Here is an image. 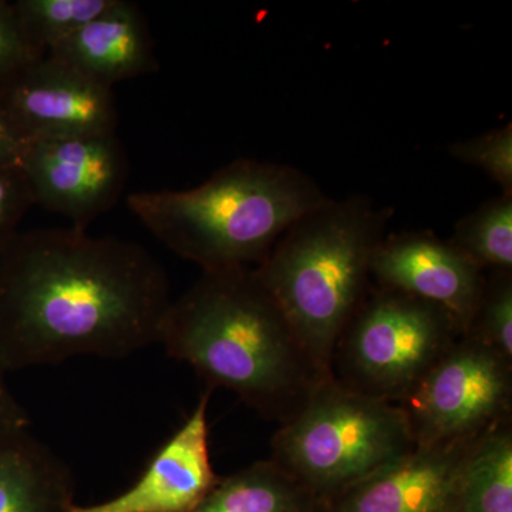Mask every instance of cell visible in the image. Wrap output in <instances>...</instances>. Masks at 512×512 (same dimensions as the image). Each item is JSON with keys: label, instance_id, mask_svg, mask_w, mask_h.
Segmentation results:
<instances>
[{"label": "cell", "instance_id": "6da1fadb", "mask_svg": "<svg viewBox=\"0 0 512 512\" xmlns=\"http://www.w3.org/2000/svg\"><path fill=\"white\" fill-rule=\"evenodd\" d=\"M171 302L163 266L134 242L18 232L0 254V369L123 359L158 343Z\"/></svg>", "mask_w": 512, "mask_h": 512}, {"label": "cell", "instance_id": "ac0fdd59", "mask_svg": "<svg viewBox=\"0 0 512 512\" xmlns=\"http://www.w3.org/2000/svg\"><path fill=\"white\" fill-rule=\"evenodd\" d=\"M116 0H16L13 12L23 39L36 57L46 56Z\"/></svg>", "mask_w": 512, "mask_h": 512}, {"label": "cell", "instance_id": "52a82bcc", "mask_svg": "<svg viewBox=\"0 0 512 512\" xmlns=\"http://www.w3.org/2000/svg\"><path fill=\"white\" fill-rule=\"evenodd\" d=\"M511 399V360L463 335L396 404L416 446H431L477 439L511 420Z\"/></svg>", "mask_w": 512, "mask_h": 512}, {"label": "cell", "instance_id": "7a4b0ae2", "mask_svg": "<svg viewBox=\"0 0 512 512\" xmlns=\"http://www.w3.org/2000/svg\"><path fill=\"white\" fill-rule=\"evenodd\" d=\"M160 345L210 389L224 387L284 424L329 379L299 342L255 268L202 272L171 302Z\"/></svg>", "mask_w": 512, "mask_h": 512}, {"label": "cell", "instance_id": "44dd1931", "mask_svg": "<svg viewBox=\"0 0 512 512\" xmlns=\"http://www.w3.org/2000/svg\"><path fill=\"white\" fill-rule=\"evenodd\" d=\"M35 205L28 178L20 165H0V254L18 235L26 212Z\"/></svg>", "mask_w": 512, "mask_h": 512}, {"label": "cell", "instance_id": "277c9868", "mask_svg": "<svg viewBox=\"0 0 512 512\" xmlns=\"http://www.w3.org/2000/svg\"><path fill=\"white\" fill-rule=\"evenodd\" d=\"M393 214L366 195L329 198L293 222L255 268L325 376L372 285L370 262Z\"/></svg>", "mask_w": 512, "mask_h": 512}, {"label": "cell", "instance_id": "7402d4cb", "mask_svg": "<svg viewBox=\"0 0 512 512\" xmlns=\"http://www.w3.org/2000/svg\"><path fill=\"white\" fill-rule=\"evenodd\" d=\"M35 59L40 57L33 55L23 39L12 2L0 0V87Z\"/></svg>", "mask_w": 512, "mask_h": 512}, {"label": "cell", "instance_id": "ffe728a7", "mask_svg": "<svg viewBox=\"0 0 512 512\" xmlns=\"http://www.w3.org/2000/svg\"><path fill=\"white\" fill-rule=\"evenodd\" d=\"M448 154L460 163L480 168L501 188V194L512 195L511 123L481 136L457 141L448 147Z\"/></svg>", "mask_w": 512, "mask_h": 512}, {"label": "cell", "instance_id": "30bf717a", "mask_svg": "<svg viewBox=\"0 0 512 512\" xmlns=\"http://www.w3.org/2000/svg\"><path fill=\"white\" fill-rule=\"evenodd\" d=\"M370 278L380 288L439 306L461 335L473 320L485 285L484 271L431 231L386 235L373 252Z\"/></svg>", "mask_w": 512, "mask_h": 512}, {"label": "cell", "instance_id": "d6986e66", "mask_svg": "<svg viewBox=\"0 0 512 512\" xmlns=\"http://www.w3.org/2000/svg\"><path fill=\"white\" fill-rule=\"evenodd\" d=\"M464 335L512 362V271L488 272L480 302Z\"/></svg>", "mask_w": 512, "mask_h": 512}, {"label": "cell", "instance_id": "5b68a950", "mask_svg": "<svg viewBox=\"0 0 512 512\" xmlns=\"http://www.w3.org/2000/svg\"><path fill=\"white\" fill-rule=\"evenodd\" d=\"M414 447L396 403L357 393L329 377L276 431L271 460L323 505Z\"/></svg>", "mask_w": 512, "mask_h": 512}, {"label": "cell", "instance_id": "9a60e30c", "mask_svg": "<svg viewBox=\"0 0 512 512\" xmlns=\"http://www.w3.org/2000/svg\"><path fill=\"white\" fill-rule=\"evenodd\" d=\"M188 512H322V504L269 458L220 478Z\"/></svg>", "mask_w": 512, "mask_h": 512}, {"label": "cell", "instance_id": "603a6c76", "mask_svg": "<svg viewBox=\"0 0 512 512\" xmlns=\"http://www.w3.org/2000/svg\"><path fill=\"white\" fill-rule=\"evenodd\" d=\"M32 141L23 134L0 99V165H20Z\"/></svg>", "mask_w": 512, "mask_h": 512}, {"label": "cell", "instance_id": "7c38bea8", "mask_svg": "<svg viewBox=\"0 0 512 512\" xmlns=\"http://www.w3.org/2000/svg\"><path fill=\"white\" fill-rule=\"evenodd\" d=\"M211 389L173 436L158 448L141 477L127 491L72 512H188L201 503L220 477L212 467L208 406Z\"/></svg>", "mask_w": 512, "mask_h": 512}, {"label": "cell", "instance_id": "cb8c5ba5", "mask_svg": "<svg viewBox=\"0 0 512 512\" xmlns=\"http://www.w3.org/2000/svg\"><path fill=\"white\" fill-rule=\"evenodd\" d=\"M29 429V417L6 383L5 372L0 369V436Z\"/></svg>", "mask_w": 512, "mask_h": 512}, {"label": "cell", "instance_id": "8fae6325", "mask_svg": "<svg viewBox=\"0 0 512 512\" xmlns=\"http://www.w3.org/2000/svg\"><path fill=\"white\" fill-rule=\"evenodd\" d=\"M480 437L416 446L323 504L322 512H454L461 474Z\"/></svg>", "mask_w": 512, "mask_h": 512}, {"label": "cell", "instance_id": "5bb4252c", "mask_svg": "<svg viewBox=\"0 0 512 512\" xmlns=\"http://www.w3.org/2000/svg\"><path fill=\"white\" fill-rule=\"evenodd\" d=\"M69 467L29 429L0 436V512H72Z\"/></svg>", "mask_w": 512, "mask_h": 512}, {"label": "cell", "instance_id": "ba28073f", "mask_svg": "<svg viewBox=\"0 0 512 512\" xmlns=\"http://www.w3.org/2000/svg\"><path fill=\"white\" fill-rule=\"evenodd\" d=\"M35 205L87 229L119 201L128 178L116 134L33 141L22 161Z\"/></svg>", "mask_w": 512, "mask_h": 512}, {"label": "cell", "instance_id": "3957f363", "mask_svg": "<svg viewBox=\"0 0 512 512\" xmlns=\"http://www.w3.org/2000/svg\"><path fill=\"white\" fill-rule=\"evenodd\" d=\"M329 197L292 165L238 158L188 190L138 191L127 207L202 272L256 268L302 215Z\"/></svg>", "mask_w": 512, "mask_h": 512}, {"label": "cell", "instance_id": "9c48e42d", "mask_svg": "<svg viewBox=\"0 0 512 512\" xmlns=\"http://www.w3.org/2000/svg\"><path fill=\"white\" fill-rule=\"evenodd\" d=\"M0 99L32 143L116 134L119 126L113 89L50 56L26 64Z\"/></svg>", "mask_w": 512, "mask_h": 512}, {"label": "cell", "instance_id": "8992f818", "mask_svg": "<svg viewBox=\"0 0 512 512\" xmlns=\"http://www.w3.org/2000/svg\"><path fill=\"white\" fill-rule=\"evenodd\" d=\"M460 336L439 306L372 284L340 335L330 377L399 403Z\"/></svg>", "mask_w": 512, "mask_h": 512}, {"label": "cell", "instance_id": "2e32d148", "mask_svg": "<svg viewBox=\"0 0 512 512\" xmlns=\"http://www.w3.org/2000/svg\"><path fill=\"white\" fill-rule=\"evenodd\" d=\"M454 512H512L511 420L474 444L461 474Z\"/></svg>", "mask_w": 512, "mask_h": 512}, {"label": "cell", "instance_id": "4fadbf2b", "mask_svg": "<svg viewBox=\"0 0 512 512\" xmlns=\"http://www.w3.org/2000/svg\"><path fill=\"white\" fill-rule=\"evenodd\" d=\"M46 56L109 89L160 69L146 19L137 5L127 0H116Z\"/></svg>", "mask_w": 512, "mask_h": 512}, {"label": "cell", "instance_id": "e0dca14e", "mask_svg": "<svg viewBox=\"0 0 512 512\" xmlns=\"http://www.w3.org/2000/svg\"><path fill=\"white\" fill-rule=\"evenodd\" d=\"M448 242L481 271H512V195L491 198L461 218Z\"/></svg>", "mask_w": 512, "mask_h": 512}]
</instances>
